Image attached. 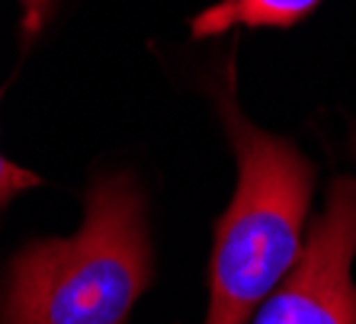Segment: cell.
<instances>
[{"instance_id":"cell-1","label":"cell","mask_w":356,"mask_h":324,"mask_svg":"<svg viewBox=\"0 0 356 324\" xmlns=\"http://www.w3.org/2000/svg\"><path fill=\"white\" fill-rule=\"evenodd\" d=\"M234 67L216 83L225 132L238 158V186L216 225L209 260L206 324H248L254 308L289 276L305 248L315 164L280 135L244 119L234 103Z\"/></svg>"},{"instance_id":"cell-2","label":"cell","mask_w":356,"mask_h":324,"mask_svg":"<svg viewBox=\"0 0 356 324\" xmlns=\"http://www.w3.org/2000/svg\"><path fill=\"white\" fill-rule=\"evenodd\" d=\"M151 276L145 193L125 170L97 177L74 238L33 241L10 260L0 324H125Z\"/></svg>"},{"instance_id":"cell-3","label":"cell","mask_w":356,"mask_h":324,"mask_svg":"<svg viewBox=\"0 0 356 324\" xmlns=\"http://www.w3.org/2000/svg\"><path fill=\"white\" fill-rule=\"evenodd\" d=\"M356 177H337L289 276L250 324H356Z\"/></svg>"},{"instance_id":"cell-4","label":"cell","mask_w":356,"mask_h":324,"mask_svg":"<svg viewBox=\"0 0 356 324\" xmlns=\"http://www.w3.org/2000/svg\"><path fill=\"white\" fill-rule=\"evenodd\" d=\"M324 0H218L190 23L193 39H216L232 29H289L321 7Z\"/></svg>"},{"instance_id":"cell-5","label":"cell","mask_w":356,"mask_h":324,"mask_svg":"<svg viewBox=\"0 0 356 324\" xmlns=\"http://www.w3.org/2000/svg\"><path fill=\"white\" fill-rule=\"evenodd\" d=\"M29 186H39V177L29 174V170H23V167H17L10 158L0 154V209L7 206L13 196H19L23 190H29Z\"/></svg>"},{"instance_id":"cell-6","label":"cell","mask_w":356,"mask_h":324,"mask_svg":"<svg viewBox=\"0 0 356 324\" xmlns=\"http://www.w3.org/2000/svg\"><path fill=\"white\" fill-rule=\"evenodd\" d=\"M23 3V19H19V33L26 35V42H33L35 35L49 26L51 13H55V3L58 0H19Z\"/></svg>"},{"instance_id":"cell-7","label":"cell","mask_w":356,"mask_h":324,"mask_svg":"<svg viewBox=\"0 0 356 324\" xmlns=\"http://www.w3.org/2000/svg\"><path fill=\"white\" fill-rule=\"evenodd\" d=\"M353 154H356V129H353Z\"/></svg>"}]
</instances>
